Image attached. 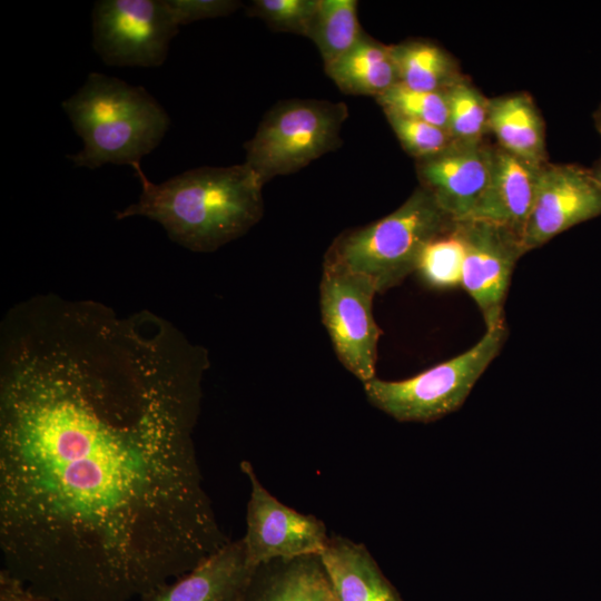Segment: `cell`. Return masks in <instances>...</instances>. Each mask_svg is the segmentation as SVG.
I'll use <instances>...</instances> for the list:
<instances>
[{
  "instance_id": "cell-1",
  "label": "cell",
  "mask_w": 601,
  "mask_h": 601,
  "mask_svg": "<svg viewBox=\"0 0 601 601\" xmlns=\"http://www.w3.org/2000/svg\"><path fill=\"white\" fill-rule=\"evenodd\" d=\"M208 367L148 309L51 293L11 307L1 571L48 601H140L227 544L194 441Z\"/></svg>"
},
{
  "instance_id": "cell-2",
  "label": "cell",
  "mask_w": 601,
  "mask_h": 601,
  "mask_svg": "<svg viewBox=\"0 0 601 601\" xmlns=\"http://www.w3.org/2000/svg\"><path fill=\"white\" fill-rule=\"evenodd\" d=\"M138 200L116 211V219L140 216L157 221L178 245L210 253L243 236L264 214L263 186L246 162L198 167L155 184L140 164Z\"/></svg>"
},
{
  "instance_id": "cell-3",
  "label": "cell",
  "mask_w": 601,
  "mask_h": 601,
  "mask_svg": "<svg viewBox=\"0 0 601 601\" xmlns=\"http://www.w3.org/2000/svg\"><path fill=\"white\" fill-rule=\"evenodd\" d=\"M61 107L82 140V148L67 157L88 169L140 164L170 125L167 111L144 87L96 71Z\"/></svg>"
},
{
  "instance_id": "cell-4",
  "label": "cell",
  "mask_w": 601,
  "mask_h": 601,
  "mask_svg": "<svg viewBox=\"0 0 601 601\" xmlns=\"http://www.w3.org/2000/svg\"><path fill=\"white\" fill-rule=\"evenodd\" d=\"M455 223L420 186L393 213L337 236L324 263L368 278L383 293L415 273L425 246Z\"/></svg>"
},
{
  "instance_id": "cell-5",
  "label": "cell",
  "mask_w": 601,
  "mask_h": 601,
  "mask_svg": "<svg viewBox=\"0 0 601 601\" xmlns=\"http://www.w3.org/2000/svg\"><path fill=\"white\" fill-rule=\"evenodd\" d=\"M508 337L505 319L485 327L467 351L402 381L374 377L363 383L368 402L400 422L428 423L459 410L500 354Z\"/></svg>"
},
{
  "instance_id": "cell-6",
  "label": "cell",
  "mask_w": 601,
  "mask_h": 601,
  "mask_svg": "<svg viewBox=\"0 0 601 601\" xmlns=\"http://www.w3.org/2000/svg\"><path fill=\"white\" fill-rule=\"evenodd\" d=\"M347 106L315 99H293L277 104L245 144V162L264 184L276 176L306 167L341 144Z\"/></svg>"
},
{
  "instance_id": "cell-7",
  "label": "cell",
  "mask_w": 601,
  "mask_h": 601,
  "mask_svg": "<svg viewBox=\"0 0 601 601\" xmlns=\"http://www.w3.org/2000/svg\"><path fill=\"white\" fill-rule=\"evenodd\" d=\"M92 48L112 67H159L178 33L166 0H98L91 13Z\"/></svg>"
},
{
  "instance_id": "cell-8",
  "label": "cell",
  "mask_w": 601,
  "mask_h": 601,
  "mask_svg": "<svg viewBox=\"0 0 601 601\" xmlns=\"http://www.w3.org/2000/svg\"><path fill=\"white\" fill-rule=\"evenodd\" d=\"M376 294L368 278L324 263L319 284L322 321L339 362L362 383L375 377L382 334L373 315Z\"/></svg>"
},
{
  "instance_id": "cell-9",
  "label": "cell",
  "mask_w": 601,
  "mask_h": 601,
  "mask_svg": "<svg viewBox=\"0 0 601 601\" xmlns=\"http://www.w3.org/2000/svg\"><path fill=\"white\" fill-rule=\"evenodd\" d=\"M240 470L250 483L242 538L250 562L257 566L278 558L321 554L329 539L324 522L279 502L260 483L249 461H242Z\"/></svg>"
},
{
  "instance_id": "cell-10",
  "label": "cell",
  "mask_w": 601,
  "mask_h": 601,
  "mask_svg": "<svg viewBox=\"0 0 601 601\" xmlns=\"http://www.w3.org/2000/svg\"><path fill=\"white\" fill-rule=\"evenodd\" d=\"M599 215L601 184L591 168L545 164L540 169L534 201L522 233L524 254Z\"/></svg>"
},
{
  "instance_id": "cell-11",
  "label": "cell",
  "mask_w": 601,
  "mask_h": 601,
  "mask_svg": "<svg viewBox=\"0 0 601 601\" xmlns=\"http://www.w3.org/2000/svg\"><path fill=\"white\" fill-rule=\"evenodd\" d=\"M464 243L461 286L477 305L485 327L504 321V304L518 260L524 255L513 231L477 219L457 221Z\"/></svg>"
},
{
  "instance_id": "cell-12",
  "label": "cell",
  "mask_w": 601,
  "mask_h": 601,
  "mask_svg": "<svg viewBox=\"0 0 601 601\" xmlns=\"http://www.w3.org/2000/svg\"><path fill=\"white\" fill-rule=\"evenodd\" d=\"M494 146L456 142L435 157L416 161L422 187L455 220L472 217L491 177Z\"/></svg>"
},
{
  "instance_id": "cell-13",
  "label": "cell",
  "mask_w": 601,
  "mask_h": 601,
  "mask_svg": "<svg viewBox=\"0 0 601 601\" xmlns=\"http://www.w3.org/2000/svg\"><path fill=\"white\" fill-rule=\"evenodd\" d=\"M256 568L243 539L230 540L191 571L140 601H242Z\"/></svg>"
},
{
  "instance_id": "cell-14",
  "label": "cell",
  "mask_w": 601,
  "mask_h": 601,
  "mask_svg": "<svg viewBox=\"0 0 601 601\" xmlns=\"http://www.w3.org/2000/svg\"><path fill=\"white\" fill-rule=\"evenodd\" d=\"M540 169L494 146L490 181L470 219L504 227L522 238Z\"/></svg>"
},
{
  "instance_id": "cell-15",
  "label": "cell",
  "mask_w": 601,
  "mask_h": 601,
  "mask_svg": "<svg viewBox=\"0 0 601 601\" xmlns=\"http://www.w3.org/2000/svg\"><path fill=\"white\" fill-rule=\"evenodd\" d=\"M319 555L335 601H403L363 543L332 535Z\"/></svg>"
},
{
  "instance_id": "cell-16",
  "label": "cell",
  "mask_w": 601,
  "mask_h": 601,
  "mask_svg": "<svg viewBox=\"0 0 601 601\" xmlns=\"http://www.w3.org/2000/svg\"><path fill=\"white\" fill-rule=\"evenodd\" d=\"M242 601H335L319 554L257 565Z\"/></svg>"
},
{
  "instance_id": "cell-17",
  "label": "cell",
  "mask_w": 601,
  "mask_h": 601,
  "mask_svg": "<svg viewBox=\"0 0 601 601\" xmlns=\"http://www.w3.org/2000/svg\"><path fill=\"white\" fill-rule=\"evenodd\" d=\"M489 131L514 157L536 167L549 162L544 120L528 92L489 98Z\"/></svg>"
},
{
  "instance_id": "cell-18",
  "label": "cell",
  "mask_w": 601,
  "mask_h": 601,
  "mask_svg": "<svg viewBox=\"0 0 601 601\" xmlns=\"http://www.w3.org/2000/svg\"><path fill=\"white\" fill-rule=\"evenodd\" d=\"M325 72L348 95L377 97L397 82L388 46L366 35L345 55L326 65Z\"/></svg>"
},
{
  "instance_id": "cell-19",
  "label": "cell",
  "mask_w": 601,
  "mask_h": 601,
  "mask_svg": "<svg viewBox=\"0 0 601 601\" xmlns=\"http://www.w3.org/2000/svg\"><path fill=\"white\" fill-rule=\"evenodd\" d=\"M397 82L417 91L445 92L464 77L455 58L427 40L390 45Z\"/></svg>"
},
{
  "instance_id": "cell-20",
  "label": "cell",
  "mask_w": 601,
  "mask_h": 601,
  "mask_svg": "<svg viewBox=\"0 0 601 601\" xmlns=\"http://www.w3.org/2000/svg\"><path fill=\"white\" fill-rule=\"evenodd\" d=\"M364 36L355 0H319L309 38L317 46L324 65L349 51Z\"/></svg>"
},
{
  "instance_id": "cell-21",
  "label": "cell",
  "mask_w": 601,
  "mask_h": 601,
  "mask_svg": "<svg viewBox=\"0 0 601 601\" xmlns=\"http://www.w3.org/2000/svg\"><path fill=\"white\" fill-rule=\"evenodd\" d=\"M447 130L459 142L484 141L489 132V98L467 77H463L445 91Z\"/></svg>"
},
{
  "instance_id": "cell-22",
  "label": "cell",
  "mask_w": 601,
  "mask_h": 601,
  "mask_svg": "<svg viewBox=\"0 0 601 601\" xmlns=\"http://www.w3.org/2000/svg\"><path fill=\"white\" fill-rule=\"evenodd\" d=\"M463 262L464 243L456 221L425 246L415 273L432 288L451 289L462 284Z\"/></svg>"
},
{
  "instance_id": "cell-23",
  "label": "cell",
  "mask_w": 601,
  "mask_h": 601,
  "mask_svg": "<svg viewBox=\"0 0 601 601\" xmlns=\"http://www.w3.org/2000/svg\"><path fill=\"white\" fill-rule=\"evenodd\" d=\"M384 112L426 121L447 129L445 92H426L410 89L398 82L375 97Z\"/></svg>"
},
{
  "instance_id": "cell-24",
  "label": "cell",
  "mask_w": 601,
  "mask_h": 601,
  "mask_svg": "<svg viewBox=\"0 0 601 601\" xmlns=\"http://www.w3.org/2000/svg\"><path fill=\"white\" fill-rule=\"evenodd\" d=\"M384 114L404 150L416 161L441 155L457 142L446 128L392 112Z\"/></svg>"
},
{
  "instance_id": "cell-25",
  "label": "cell",
  "mask_w": 601,
  "mask_h": 601,
  "mask_svg": "<svg viewBox=\"0 0 601 601\" xmlns=\"http://www.w3.org/2000/svg\"><path fill=\"white\" fill-rule=\"evenodd\" d=\"M319 0H255L248 14L263 19L275 30L309 38Z\"/></svg>"
},
{
  "instance_id": "cell-26",
  "label": "cell",
  "mask_w": 601,
  "mask_h": 601,
  "mask_svg": "<svg viewBox=\"0 0 601 601\" xmlns=\"http://www.w3.org/2000/svg\"><path fill=\"white\" fill-rule=\"evenodd\" d=\"M166 3L179 27L203 19L228 16L242 6L240 1L235 0H166Z\"/></svg>"
},
{
  "instance_id": "cell-27",
  "label": "cell",
  "mask_w": 601,
  "mask_h": 601,
  "mask_svg": "<svg viewBox=\"0 0 601 601\" xmlns=\"http://www.w3.org/2000/svg\"><path fill=\"white\" fill-rule=\"evenodd\" d=\"M0 601H48L28 591L17 580L0 570Z\"/></svg>"
},
{
  "instance_id": "cell-28",
  "label": "cell",
  "mask_w": 601,
  "mask_h": 601,
  "mask_svg": "<svg viewBox=\"0 0 601 601\" xmlns=\"http://www.w3.org/2000/svg\"><path fill=\"white\" fill-rule=\"evenodd\" d=\"M594 126L601 137V104L593 114Z\"/></svg>"
},
{
  "instance_id": "cell-29",
  "label": "cell",
  "mask_w": 601,
  "mask_h": 601,
  "mask_svg": "<svg viewBox=\"0 0 601 601\" xmlns=\"http://www.w3.org/2000/svg\"><path fill=\"white\" fill-rule=\"evenodd\" d=\"M593 176L601 184V159L591 168Z\"/></svg>"
}]
</instances>
